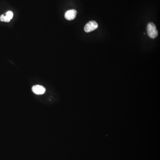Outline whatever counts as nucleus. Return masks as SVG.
Returning <instances> with one entry per match:
<instances>
[{"label": "nucleus", "mask_w": 160, "mask_h": 160, "mask_svg": "<svg viewBox=\"0 0 160 160\" xmlns=\"http://www.w3.org/2000/svg\"><path fill=\"white\" fill-rule=\"evenodd\" d=\"M147 33L149 37L151 38H155L158 36V30H157L156 25L153 23H150L147 25Z\"/></svg>", "instance_id": "f257e3e1"}, {"label": "nucleus", "mask_w": 160, "mask_h": 160, "mask_svg": "<svg viewBox=\"0 0 160 160\" xmlns=\"http://www.w3.org/2000/svg\"><path fill=\"white\" fill-rule=\"evenodd\" d=\"M77 11L75 9H71V10L67 11L65 13V19L69 20H74L77 15Z\"/></svg>", "instance_id": "39448f33"}, {"label": "nucleus", "mask_w": 160, "mask_h": 160, "mask_svg": "<svg viewBox=\"0 0 160 160\" xmlns=\"http://www.w3.org/2000/svg\"><path fill=\"white\" fill-rule=\"evenodd\" d=\"M98 27V24L95 21L91 20L86 24L84 27L85 31L86 33H89L96 30Z\"/></svg>", "instance_id": "f03ea898"}, {"label": "nucleus", "mask_w": 160, "mask_h": 160, "mask_svg": "<svg viewBox=\"0 0 160 160\" xmlns=\"http://www.w3.org/2000/svg\"><path fill=\"white\" fill-rule=\"evenodd\" d=\"M45 88L41 85H35L32 87V91L35 94L41 95L44 94L45 92Z\"/></svg>", "instance_id": "7ed1b4c3"}, {"label": "nucleus", "mask_w": 160, "mask_h": 160, "mask_svg": "<svg viewBox=\"0 0 160 160\" xmlns=\"http://www.w3.org/2000/svg\"><path fill=\"white\" fill-rule=\"evenodd\" d=\"M13 16V13L11 11H9L6 13L5 15H1L0 16V20L2 21L5 22H9L10 20L12 19Z\"/></svg>", "instance_id": "20e7f679"}]
</instances>
